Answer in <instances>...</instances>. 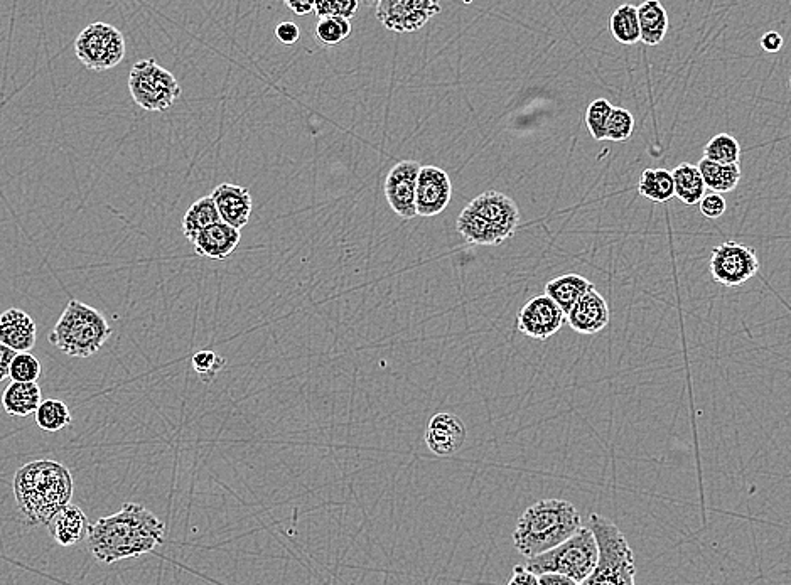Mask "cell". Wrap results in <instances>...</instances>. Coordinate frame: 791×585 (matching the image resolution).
Returning a JSON list of instances; mask_svg holds the SVG:
<instances>
[{
    "label": "cell",
    "mask_w": 791,
    "mask_h": 585,
    "mask_svg": "<svg viewBox=\"0 0 791 585\" xmlns=\"http://www.w3.org/2000/svg\"><path fill=\"white\" fill-rule=\"evenodd\" d=\"M14 355H16L14 349L9 348L4 343H0V382H4V380L9 378V366H11Z\"/></svg>",
    "instance_id": "cell-40"
},
{
    "label": "cell",
    "mask_w": 791,
    "mask_h": 585,
    "mask_svg": "<svg viewBox=\"0 0 791 585\" xmlns=\"http://www.w3.org/2000/svg\"><path fill=\"white\" fill-rule=\"evenodd\" d=\"M638 193L653 203H667L675 198L673 194L672 172L663 167H648L640 174Z\"/></svg>",
    "instance_id": "cell-26"
},
{
    "label": "cell",
    "mask_w": 791,
    "mask_h": 585,
    "mask_svg": "<svg viewBox=\"0 0 791 585\" xmlns=\"http://www.w3.org/2000/svg\"><path fill=\"white\" fill-rule=\"evenodd\" d=\"M700 176L704 179L705 188L716 191V193H731L738 188L741 181V166L736 164H719V162L702 159L697 164Z\"/></svg>",
    "instance_id": "cell-24"
},
{
    "label": "cell",
    "mask_w": 791,
    "mask_h": 585,
    "mask_svg": "<svg viewBox=\"0 0 791 585\" xmlns=\"http://www.w3.org/2000/svg\"><path fill=\"white\" fill-rule=\"evenodd\" d=\"M761 48L765 49L766 53H778L783 48V38L781 34L776 31H770L761 38Z\"/></svg>",
    "instance_id": "cell-42"
},
{
    "label": "cell",
    "mask_w": 791,
    "mask_h": 585,
    "mask_svg": "<svg viewBox=\"0 0 791 585\" xmlns=\"http://www.w3.org/2000/svg\"><path fill=\"white\" fill-rule=\"evenodd\" d=\"M363 2H365L368 7H375L377 6L378 0H363Z\"/></svg>",
    "instance_id": "cell-44"
},
{
    "label": "cell",
    "mask_w": 791,
    "mask_h": 585,
    "mask_svg": "<svg viewBox=\"0 0 791 585\" xmlns=\"http://www.w3.org/2000/svg\"><path fill=\"white\" fill-rule=\"evenodd\" d=\"M611 108H613V105L606 98H598V100H594L587 107L586 125L589 134L592 135V139L604 140V132H606V124H608Z\"/></svg>",
    "instance_id": "cell-34"
},
{
    "label": "cell",
    "mask_w": 791,
    "mask_h": 585,
    "mask_svg": "<svg viewBox=\"0 0 791 585\" xmlns=\"http://www.w3.org/2000/svg\"><path fill=\"white\" fill-rule=\"evenodd\" d=\"M112 336L102 312L85 302L70 301L49 334V343L71 358H90Z\"/></svg>",
    "instance_id": "cell-5"
},
{
    "label": "cell",
    "mask_w": 791,
    "mask_h": 585,
    "mask_svg": "<svg viewBox=\"0 0 791 585\" xmlns=\"http://www.w3.org/2000/svg\"><path fill=\"white\" fill-rule=\"evenodd\" d=\"M700 213L709 218V220H717L721 218L727 210V203L724 196L716 191H711L709 194H704L699 201Z\"/></svg>",
    "instance_id": "cell-37"
},
{
    "label": "cell",
    "mask_w": 791,
    "mask_h": 585,
    "mask_svg": "<svg viewBox=\"0 0 791 585\" xmlns=\"http://www.w3.org/2000/svg\"><path fill=\"white\" fill-rule=\"evenodd\" d=\"M468 430L458 415L441 412L427 425L426 444L439 457L454 456L464 446Z\"/></svg>",
    "instance_id": "cell-16"
},
{
    "label": "cell",
    "mask_w": 791,
    "mask_h": 585,
    "mask_svg": "<svg viewBox=\"0 0 791 585\" xmlns=\"http://www.w3.org/2000/svg\"><path fill=\"white\" fill-rule=\"evenodd\" d=\"M638 9L640 41L646 46H658L668 33V14L660 0H645Z\"/></svg>",
    "instance_id": "cell-22"
},
{
    "label": "cell",
    "mask_w": 791,
    "mask_h": 585,
    "mask_svg": "<svg viewBox=\"0 0 791 585\" xmlns=\"http://www.w3.org/2000/svg\"><path fill=\"white\" fill-rule=\"evenodd\" d=\"M75 54L88 70H112L125 58L124 34L107 22H93L78 34Z\"/></svg>",
    "instance_id": "cell-9"
},
{
    "label": "cell",
    "mask_w": 791,
    "mask_h": 585,
    "mask_svg": "<svg viewBox=\"0 0 791 585\" xmlns=\"http://www.w3.org/2000/svg\"><path fill=\"white\" fill-rule=\"evenodd\" d=\"M297 16H307L314 11L316 0H282Z\"/></svg>",
    "instance_id": "cell-41"
},
{
    "label": "cell",
    "mask_w": 791,
    "mask_h": 585,
    "mask_svg": "<svg viewBox=\"0 0 791 585\" xmlns=\"http://www.w3.org/2000/svg\"><path fill=\"white\" fill-rule=\"evenodd\" d=\"M34 415H36V424L39 429L46 430V432H58L73 422L68 405L61 400H53V398L39 403Z\"/></svg>",
    "instance_id": "cell-29"
},
{
    "label": "cell",
    "mask_w": 791,
    "mask_h": 585,
    "mask_svg": "<svg viewBox=\"0 0 791 585\" xmlns=\"http://www.w3.org/2000/svg\"><path fill=\"white\" fill-rule=\"evenodd\" d=\"M420 164L417 161H400L388 171L385 179V198L395 215L402 220H412L415 211V186Z\"/></svg>",
    "instance_id": "cell-14"
},
{
    "label": "cell",
    "mask_w": 791,
    "mask_h": 585,
    "mask_svg": "<svg viewBox=\"0 0 791 585\" xmlns=\"http://www.w3.org/2000/svg\"><path fill=\"white\" fill-rule=\"evenodd\" d=\"M592 287H594V284H591L582 275H559V277H555V279L549 280L545 284V296H549L564 311V314H567L574 307V304Z\"/></svg>",
    "instance_id": "cell-21"
},
{
    "label": "cell",
    "mask_w": 791,
    "mask_h": 585,
    "mask_svg": "<svg viewBox=\"0 0 791 585\" xmlns=\"http://www.w3.org/2000/svg\"><path fill=\"white\" fill-rule=\"evenodd\" d=\"M520 210L508 194L486 191L474 198L458 218L459 235L479 247H496L517 233Z\"/></svg>",
    "instance_id": "cell-4"
},
{
    "label": "cell",
    "mask_w": 791,
    "mask_h": 585,
    "mask_svg": "<svg viewBox=\"0 0 791 585\" xmlns=\"http://www.w3.org/2000/svg\"><path fill=\"white\" fill-rule=\"evenodd\" d=\"M360 7V0H316L314 12L319 17L338 16L351 19Z\"/></svg>",
    "instance_id": "cell-36"
},
{
    "label": "cell",
    "mask_w": 791,
    "mask_h": 585,
    "mask_svg": "<svg viewBox=\"0 0 791 585\" xmlns=\"http://www.w3.org/2000/svg\"><path fill=\"white\" fill-rule=\"evenodd\" d=\"M587 528L591 530L598 547V562L584 584H635V555L625 535L613 521L601 515H591Z\"/></svg>",
    "instance_id": "cell-6"
},
{
    "label": "cell",
    "mask_w": 791,
    "mask_h": 585,
    "mask_svg": "<svg viewBox=\"0 0 791 585\" xmlns=\"http://www.w3.org/2000/svg\"><path fill=\"white\" fill-rule=\"evenodd\" d=\"M452 198L449 174L436 166H420L415 186V211L417 216L431 218L441 215Z\"/></svg>",
    "instance_id": "cell-12"
},
{
    "label": "cell",
    "mask_w": 791,
    "mask_h": 585,
    "mask_svg": "<svg viewBox=\"0 0 791 585\" xmlns=\"http://www.w3.org/2000/svg\"><path fill=\"white\" fill-rule=\"evenodd\" d=\"M275 36H277L280 43L292 46L301 38V29L294 22H280L279 26L275 27Z\"/></svg>",
    "instance_id": "cell-38"
},
{
    "label": "cell",
    "mask_w": 791,
    "mask_h": 585,
    "mask_svg": "<svg viewBox=\"0 0 791 585\" xmlns=\"http://www.w3.org/2000/svg\"><path fill=\"white\" fill-rule=\"evenodd\" d=\"M704 157L719 164H736L741 159V145L736 137L719 134L705 144Z\"/></svg>",
    "instance_id": "cell-30"
},
{
    "label": "cell",
    "mask_w": 791,
    "mask_h": 585,
    "mask_svg": "<svg viewBox=\"0 0 791 585\" xmlns=\"http://www.w3.org/2000/svg\"><path fill=\"white\" fill-rule=\"evenodd\" d=\"M211 198L215 201L221 221H225L237 230H242L243 226L248 225V220L252 215L253 201L252 194L247 188L237 186V184L223 183L213 189Z\"/></svg>",
    "instance_id": "cell-18"
},
{
    "label": "cell",
    "mask_w": 791,
    "mask_h": 585,
    "mask_svg": "<svg viewBox=\"0 0 791 585\" xmlns=\"http://www.w3.org/2000/svg\"><path fill=\"white\" fill-rule=\"evenodd\" d=\"M240 238V230L220 220L196 233L189 242L193 245L194 253L200 257L223 262L237 250Z\"/></svg>",
    "instance_id": "cell-17"
},
{
    "label": "cell",
    "mask_w": 791,
    "mask_h": 585,
    "mask_svg": "<svg viewBox=\"0 0 791 585\" xmlns=\"http://www.w3.org/2000/svg\"><path fill=\"white\" fill-rule=\"evenodd\" d=\"M0 343L19 351L36 346V323L21 309H7L0 314Z\"/></svg>",
    "instance_id": "cell-20"
},
{
    "label": "cell",
    "mask_w": 791,
    "mask_h": 585,
    "mask_svg": "<svg viewBox=\"0 0 791 585\" xmlns=\"http://www.w3.org/2000/svg\"><path fill=\"white\" fill-rule=\"evenodd\" d=\"M582 526L576 506L565 500H542L518 520L513 545L525 559L547 552L572 537Z\"/></svg>",
    "instance_id": "cell-3"
},
{
    "label": "cell",
    "mask_w": 791,
    "mask_h": 585,
    "mask_svg": "<svg viewBox=\"0 0 791 585\" xmlns=\"http://www.w3.org/2000/svg\"><path fill=\"white\" fill-rule=\"evenodd\" d=\"M41 388L36 382H12L2 395V405L6 414L14 417H27L34 414L41 403Z\"/></svg>",
    "instance_id": "cell-23"
},
{
    "label": "cell",
    "mask_w": 791,
    "mask_h": 585,
    "mask_svg": "<svg viewBox=\"0 0 791 585\" xmlns=\"http://www.w3.org/2000/svg\"><path fill=\"white\" fill-rule=\"evenodd\" d=\"M759 258L756 250L738 242H724L712 250L709 272L714 282L732 289L753 279L758 274Z\"/></svg>",
    "instance_id": "cell-10"
},
{
    "label": "cell",
    "mask_w": 791,
    "mask_h": 585,
    "mask_svg": "<svg viewBox=\"0 0 791 585\" xmlns=\"http://www.w3.org/2000/svg\"><path fill=\"white\" fill-rule=\"evenodd\" d=\"M14 496L22 515L31 525H46L51 516L73 498V478L60 462L34 461L14 476Z\"/></svg>",
    "instance_id": "cell-2"
},
{
    "label": "cell",
    "mask_w": 791,
    "mask_h": 585,
    "mask_svg": "<svg viewBox=\"0 0 791 585\" xmlns=\"http://www.w3.org/2000/svg\"><path fill=\"white\" fill-rule=\"evenodd\" d=\"M129 92L142 110L159 113L173 107L183 90L171 71L154 60H142L130 70Z\"/></svg>",
    "instance_id": "cell-8"
},
{
    "label": "cell",
    "mask_w": 791,
    "mask_h": 585,
    "mask_svg": "<svg viewBox=\"0 0 791 585\" xmlns=\"http://www.w3.org/2000/svg\"><path fill=\"white\" fill-rule=\"evenodd\" d=\"M441 0H378V21L392 33H417L441 12Z\"/></svg>",
    "instance_id": "cell-11"
},
{
    "label": "cell",
    "mask_w": 791,
    "mask_h": 585,
    "mask_svg": "<svg viewBox=\"0 0 791 585\" xmlns=\"http://www.w3.org/2000/svg\"><path fill=\"white\" fill-rule=\"evenodd\" d=\"M463 2L464 4H466V6H469V4H473V0H463Z\"/></svg>",
    "instance_id": "cell-45"
},
{
    "label": "cell",
    "mask_w": 791,
    "mask_h": 585,
    "mask_svg": "<svg viewBox=\"0 0 791 585\" xmlns=\"http://www.w3.org/2000/svg\"><path fill=\"white\" fill-rule=\"evenodd\" d=\"M673 194L687 206H695L704 196V179L700 176L699 167L689 162L678 164L672 171Z\"/></svg>",
    "instance_id": "cell-25"
},
{
    "label": "cell",
    "mask_w": 791,
    "mask_h": 585,
    "mask_svg": "<svg viewBox=\"0 0 791 585\" xmlns=\"http://www.w3.org/2000/svg\"><path fill=\"white\" fill-rule=\"evenodd\" d=\"M41 363L36 356L29 351H19L12 358L9 366V378L11 382H38L41 376Z\"/></svg>",
    "instance_id": "cell-33"
},
{
    "label": "cell",
    "mask_w": 791,
    "mask_h": 585,
    "mask_svg": "<svg viewBox=\"0 0 791 585\" xmlns=\"http://www.w3.org/2000/svg\"><path fill=\"white\" fill-rule=\"evenodd\" d=\"M564 323V311L549 296L533 297L518 312V331L537 341L552 338Z\"/></svg>",
    "instance_id": "cell-13"
},
{
    "label": "cell",
    "mask_w": 791,
    "mask_h": 585,
    "mask_svg": "<svg viewBox=\"0 0 791 585\" xmlns=\"http://www.w3.org/2000/svg\"><path fill=\"white\" fill-rule=\"evenodd\" d=\"M350 34L351 22L346 17H321L318 26H316V38L328 48H333V46L343 43L346 38H350Z\"/></svg>",
    "instance_id": "cell-31"
},
{
    "label": "cell",
    "mask_w": 791,
    "mask_h": 585,
    "mask_svg": "<svg viewBox=\"0 0 791 585\" xmlns=\"http://www.w3.org/2000/svg\"><path fill=\"white\" fill-rule=\"evenodd\" d=\"M191 363H193L194 371L200 375L201 380L205 383H211L215 380L216 375L223 370L226 361L223 356L216 355L215 351L205 349V351H198L193 356Z\"/></svg>",
    "instance_id": "cell-35"
},
{
    "label": "cell",
    "mask_w": 791,
    "mask_h": 585,
    "mask_svg": "<svg viewBox=\"0 0 791 585\" xmlns=\"http://www.w3.org/2000/svg\"><path fill=\"white\" fill-rule=\"evenodd\" d=\"M220 220V213L216 210V204L211 198V194L210 196H203L196 203L191 204L189 210L186 211V215H184V237L191 240L196 233H200L201 230H205V228Z\"/></svg>",
    "instance_id": "cell-27"
},
{
    "label": "cell",
    "mask_w": 791,
    "mask_h": 585,
    "mask_svg": "<svg viewBox=\"0 0 791 585\" xmlns=\"http://www.w3.org/2000/svg\"><path fill=\"white\" fill-rule=\"evenodd\" d=\"M598 562V547L589 528L581 526L572 537L557 547L527 559V567L533 574L559 572L569 577L574 584H584Z\"/></svg>",
    "instance_id": "cell-7"
},
{
    "label": "cell",
    "mask_w": 791,
    "mask_h": 585,
    "mask_svg": "<svg viewBox=\"0 0 791 585\" xmlns=\"http://www.w3.org/2000/svg\"><path fill=\"white\" fill-rule=\"evenodd\" d=\"M565 319L576 333L591 336L608 328L611 312L606 299L599 294L596 287H592L565 314Z\"/></svg>",
    "instance_id": "cell-15"
},
{
    "label": "cell",
    "mask_w": 791,
    "mask_h": 585,
    "mask_svg": "<svg viewBox=\"0 0 791 585\" xmlns=\"http://www.w3.org/2000/svg\"><path fill=\"white\" fill-rule=\"evenodd\" d=\"M88 518L80 506L68 505L63 506L61 510L56 511L51 520L46 523L48 526L49 535L54 538V542L60 543L61 547H73L76 543H80L83 538L87 537L88 533Z\"/></svg>",
    "instance_id": "cell-19"
},
{
    "label": "cell",
    "mask_w": 791,
    "mask_h": 585,
    "mask_svg": "<svg viewBox=\"0 0 791 585\" xmlns=\"http://www.w3.org/2000/svg\"><path fill=\"white\" fill-rule=\"evenodd\" d=\"M166 525L146 506L127 503L115 515L88 525L87 542L93 557L102 564L135 559L161 547Z\"/></svg>",
    "instance_id": "cell-1"
},
{
    "label": "cell",
    "mask_w": 791,
    "mask_h": 585,
    "mask_svg": "<svg viewBox=\"0 0 791 585\" xmlns=\"http://www.w3.org/2000/svg\"><path fill=\"white\" fill-rule=\"evenodd\" d=\"M539 585H576L569 577L559 574V572H544L537 575Z\"/></svg>",
    "instance_id": "cell-43"
},
{
    "label": "cell",
    "mask_w": 791,
    "mask_h": 585,
    "mask_svg": "<svg viewBox=\"0 0 791 585\" xmlns=\"http://www.w3.org/2000/svg\"><path fill=\"white\" fill-rule=\"evenodd\" d=\"M611 33L614 39L621 44L631 46L640 41V22H638V9L631 4L619 6L611 16Z\"/></svg>",
    "instance_id": "cell-28"
},
{
    "label": "cell",
    "mask_w": 791,
    "mask_h": 585,
    "mask_svg": "<svg viewBox=\"0 0 791 585\" xmlns=\"http://www.w3.org/2000/svg\"><path fill=\"white\" fill-rule=\"evenodd\" d=\"M506 584L539 585V582H537V574H533L532 570L528 569L527 565H517V567L513 569L512 579H508Z\"/></svg>",
    "instance_id": "cell-39"
},
{
    "label": "cell",
    "mask_w": 791,
    "mask_h": 585,
    "mask_svg": "<svg viewBox=\"0 0 791 585\" xmlns=\"http://www.w3.org/2000/svg\"><path fill=\"white\" fill-rule=\"evenodd\" d=\"M633 130H635L633 113H630V110H626V108H611L608 124H606V132H604V140L625 142L633 135Z\"/></svg>",
    "instance_id": "cell-32"
}]
</instances>
